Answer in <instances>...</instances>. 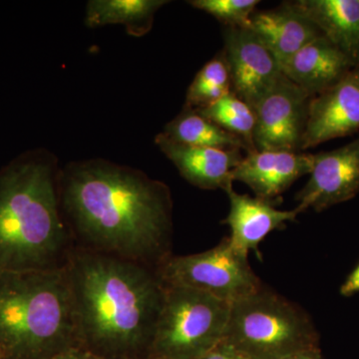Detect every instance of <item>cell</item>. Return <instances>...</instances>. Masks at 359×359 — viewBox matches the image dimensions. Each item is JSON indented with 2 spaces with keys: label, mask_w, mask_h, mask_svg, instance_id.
<instances>
[{
  "label": "cell",
  "mask_w": 359,
  "mask_h": 359,
  "mask_svg": "<svg viewBox=\"0 0 359 359\" xmlns=\"http://www.w3.org/2000/svg\"><path fill=\"white\" fill-rule=\"evenodd\" d=\"M61 204L81 247L156 269L169 256V188L142 172L106 161L71 165Z\"/></svg>",
  "instance_id": "cell-1"
},
{
  "label": "cell",
  "mask_w": 359,
  "mask_h": 359,
  "mask_svg": "<svg viewBox=\"0 0 359 359\" xmlns=\"http://www.w3.org/2000/svg\"><path fill=\"white\" fill-rule=\"evenodd\" d=\"M65 268L80 346L102 359L147 358L165 297L155 269L81 245Z\"/></svg>",
  "instance_id": "cell-2"
},
{
  "label": "cell",
  "mask_w": 359,
  "mask_h": 359,
  "mask_svg": "<svg viewBox=\"0 0 359 359\" xmlns=\"http://www.w3.org/2000/svg\"><path fill=\"white\" fill-rule=\"evenodd\" d=\"M72 248L51 165L29 159L0 172V273L63 268Z\"/></svg>",
  "instance_id": "cell-3"
},
{
  "label": "cell",
  "mask_w": 359,
  "mask_h": 359,
  "mask_svg": "<svg viewBox=\"0 0 359 359\" xmlns=\"http://www.w3.org/2000/svg\"><path fill=\"white\" fill-rule=\"evenodd\" d=\"M0 344L6 359H50L80 346L65 266L0 273Z\"/></svg>",
  "instance_id": "cell-4"
},
{
  "label": "cell",
  "mask_w": 359,
  "mask_h": 359,
  "mask_svg": "<svg viewBox=\"0 0 359 359\" xmlns=\"http://www.w3.org/2000/svg\"><path fill=\"white\" fill-rule=\"evenodd\" d=\"M224 339L250 359H280L320 347L309 314L264 287L231 302Z\"/></svg>",
  "instance_id": "cell-5"
},
{
  "label": "cell",
  "mask_w": 359,
  "mask_h": 359,
  "mask_svg": "<svg viewBox=\"0 0 359 359\" xmlns=\"http://www.w3.org/2000/svg\"><path fill=\"white\" fill-rule=\"evenodd\" d=\"M230 302L183 287H165L149 355L199 359L224 339Z\"/></svg>",
  "instance_id": "cell-6"
},
{
  "label": "cell",
  "mask_w": 359,
  "mask_h": 359,
  "mask_svg": "<svg viewBox=\"0 0 359 359\" xmlns=\"http://www.w3.org/2000/svg\"><path fill=\"white\" fill-rule=\"evenodd\" d=\"M165 287L200 290L228 302L263 287L249 257L240 254L224 238L217 247L189 256H168L155 269Z\"/></svg>",
  "instance_id": "cell-7"
},
{
  "label": "cell",
  "mask_w": 359,
  "mask_h": 359,
  "mask_svg": "<svg viewBox=\"0 0 359 359\" xmlns=\"http://www.w3.org/2000/svg\"><path fill=\"white\" fill-rule=\"evenodd\" d=\"M311 98L285 75L278 78L254 108L256 150L301 152Z\"/></svg>",
  "instance_id": "cell-8"
},
{
  "label": "cell",
  "mask_w": 359,
  "mask_h": 359,
  "mask_svg": "<svg viewBox=\"0 0 359 359\" xmlns=\"http://www.w3.org/2000/svg\"><path fill=\"white\" fill-rule=\"evenodd\" d=\"M223 39L231 92L254 109L282 76L280 63L249 28L224 27Z\"/></svg>",
  "instance_id": "cell-9"
},
{
  "label": "cell",
  "mask_w": 359,
  "mask_h": 359,
  "mask_svg": "<svg viewBox=\"0 0 359 359\" xmlns=\"http://www.w3.org/2000/svg\"><path fill=\"white\" fill-rule=\"evenodd\" d=\"M308 183L297 193L299 214L321 212L353 199L359 193V137L335 150L313 154Z\"/></svg>",
  "instance_id": "cell-10"
},
{
  "label": "cell",
  "mask_w": 359,
  "mask_h": 359,
  "mask_svg": "<svg viewBox=\"0 0 359 359\" xmlns=\"http://www.w3.org/2000/svg\"><path fill=\"white\" fill-rule=\"evenodd\" d=\"M359 130V67L309 102L302 151L351 136Z\"/></svg>",
  "instance_id": "cell-11"
},
{
  "label": "cell",
  "mask_w": 359,
  "mask_h": 359,
  "mask_svg": "<svg viewBox=\"0 0 359 359\" xmlns=\"http://www.w3.org/2000/svg\"><path fill=\"white\" fill-rule=\"evenodd\" d=\"M313 167V154L256 151L243 158L231 178L249 186L256 197L273 203L295 181L311 174Z\"/></svg>",
  "instance_id": "cell-12"
},
{
  "label": "cell",
  "mask_w": 359,
  "mask_h": 359,
  "mask_svg": "<svg viewBox=\"0 0 359 359\" xmlns=\"http://www.w3.org/2000/svg\"><path fill=\"white\" fill-rule=\"evenodd\" d=\"M155 143L186 181L203 190L226 191L233 186L231 175L244 156L242 150L184 145L160 133Z\"/></svg>",
  "instance_id": "cell-13"
},
{
  "label": "cell",
  "mask_w": 359,
  "mask_h": 359,
  "mask_svg": "<svg viewBox=\"0 0 359 359\" xmlns=\"http://www.w3.org/2000/svg\"><path fill=\"white\" fill-rule=\"evenodd\" d=\"M280 66L287 79L311 97L334 86L358 67L323 35L295 52Z\"/></svg>",
  "instance_id": "cell-14"
},
{
  "label": "cell",
  "mask_w": 359,
  "mask_h": 359,
  "mask_svg": "<svg viewBox=\"0 0 359 359\" xmlns=\"http://www.w3.org/2000/svg\"><path fill=\"white\" fill-rule=\"evenodd\" d=\"M224 192L230 200V211L223 224L230 226L231 245L245 257H249L250 250L259 252L257 248L266 236L287 222H294L299 214L297 209L280 211L269 201L238 194L233 186Z\"/></svg>",
  "instance_id": "cell-15"
},
{
  "label": "cell",
  "mask_w": 359,
  "mask_h": 359,
  "mask_svg": "<svg viewBox=\"0 0 359 359\" xmlns=\"http://www.w3.org/2000/svg\"><path fill=\"white\" fill-rule=\"evenodd\" d=\"M249 29L268 47L280 65L323 35L290 1L271 11H255Z\"/></svg>",
  "instance_id": "cell-16"
},
{
  "label": "cell",
  "mask_w": 359,
  "mask_h": 359,
  "mask_svg": "<svg viewBox=\"0 0 359 359\" xmlns=\"http://www.w3.org/2000/svg\"><path fill=\"white\" fill-rule=\"evenodd\" d=\"M290 2L359 67V0Z\"/></svg>",
  "instance_id": "cell-17"
},
{
  "label": "cell",
  "mask_w": 359,
  "mask_h": 359,
  "mask_svg": "<svg viewBox=\"0 0 359 359\" xmlns=\"http://www.w3.org/2000/svg\"><path fill=\"white\" fill-rule=\"evenodd\" d=\"M166 0H91L85 22L88 27L122 25L128 34L141 37L152 29L155 13Z\"/></svg>",
  "instance_id": "cell-18"
},
{
  "label": "cell",
  "mask_w": 359,
  "mask_h": 359,
  "mask_svg": "<svg viewBox=\"0 0 359 359\" xmlns=\"http://www.w3.org/2000/svg\"><path fill=\"white\" fill-rule=\"evenodd\" d=\"M163 134L177 143L195 147L224 150L240 149L249 152L244 142L235 135L215 124L197 110L184 107L183 111L168 123Z\"/></svg>",
  "instance_id": "cell-19"
},
{
  "label": "cell",
  "mask_w": 359,
  "mask_h": 359,
  "mask_svg": "<svg viewBox=\"0 0 359 359\" xmlns=\"http://www.w3.org/2000/svg\"><path fill=\"white\" fill-rule=\"evenodd\" d=\"M197 111L229 133L238 137L247 146L248 154L256 152L254 145L255 110L235 93L231 91L217 102Z\"/></svg>",
  "instance_id": "cell-20"
},
{
  "label": "cell",
  "mask_w": 359,
  "mask_h": 359,
  "mask_svg": "<svg viewBox=\"0 0 359 359\" xmlns=\"http://www.w3.org/2000/svg\"><path fill=\"white\" fill-rule=\"evenodd\" d=\"M231 91L230 69L224 51L219 52L194 78L184 107L199 110L217 102Z\"/></svg>",
  "instance_id": "cell-21"
},
{
  "label": "cell",
  "mask_w": 359,
  "mask_h": 359,
  "mask_svg": "<svg viewBox=\"0 0 359 359\" xmlns=\"http://www.w3.org/2000/svg\"><path fill=\"white\" fill-rule=\"evenodd\" d=\"M195 8L211 14L224 27L249 28L259 0H192Z\"/></svg>",
  "instance_id": "cell-22"
},
{
  "label": "cell",
  "mask_w": 359,
  "mask_h": 359,
  "mask_svg": "<svg viewBox=\"0 0 359 359\" xmlns=\"http://www.w3.org/2000/svg\"><path fill=\"white\" fill-rule=\"evenodd\" d=\"M199 359H250L244 353L238 351L236 347L231 346L228 341L223 339L211 351H208Z\"/></svg>",
  "instance_id": "cell-23"
},
{
  "label": "cell",
  "mask_w": 359,
  "mask_h": 359,
  "mask_svg": "<svg viewBox=\"0 0 359 359\" xmlns=\"http://www.w3.org/2000/svg\"><path fill=\"white\" fill-rule=\"evenodd\" d=\"M50 359H102L82 346H72L65 349Z\"/></svg>",
  "instance_id": "cell-24"
},
{
  "label": "cell",
  "mask_w": 359,
  "mask_h": 359,
  "mask_svg": "<svg viewBox=\"0 0 359 359\" xmlns=\"http://www.w3.org/2000/svg\"><path fill=\"white\" fill-rule=\"evenodd\" d=\"M356 292H359V264L348 276L340 289V294L344 297H351Z\"/></svg>",
  "instance_id": "cell-25"
},
{
  "label": "cell",
  "mask_w": 359,
  "mask_h": 359,
  "mask_svg": "<svg viewBox=\"0 0 359 359\" xmlns=\"http://www.w3.org/2000/svg\"><path fill=\"white\" fill-rule=\"evenodd\" d=\"M280 359H323V356H321L320 347H316V348L308 349V351L294 353Z\"/></svg>",
  "instance_id": "cell-26"
},
{
  "label": "cell",
  "mask_w": 359,
  "mask_h": 359,
  "mask_svg": "<svg viewBox=\"0 0 359 359\" xmlns=\"http://www.w3.org/2000/svg\"><path fill=\"white\" fill-rule=\"evenodd\" d=\"M0 359H6V355H4V348H2L1 344H0Z\"/></svg>",
  "instance_id": "cell-27"
},
{
  "label": "cell",
  "mask_w": 359,
  "mask_h": 359,
  "mask_svg": "<svg viewBox=\"0 0 359 359\" xmlns=\"http://www.w3.org/2000/svg\"><path fill=\"white\" fill-rule=\"evenodd\" d=\"M143 359H166V358H156V356L148 355L147 358H143Z\"/></svg>",
  "instance_id": "cell-28"
}]
</instances>
